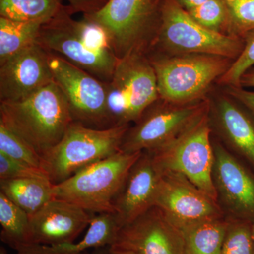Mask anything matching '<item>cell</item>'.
<instances>
[{
  "label": "cell",
  "instance_id": "cell-29",
  "mask_svg": "<svg viewBox=\"0 0 254 254\" xmlns=\"http://www.w3.org/2000/svg\"><path fill=\"white\" fill-rule=\"evenodd\" d=\"M245 47L240 56L219 78L218 83L230 86L240 87L241 78L254 65V29L244 37Z\"/></svg>",
  "mask_w": 254,
  "mask_h": 254
},
{
  "label": "cell",
  "instance_id": "cell-9",
  "mask_svg": "<svg viewBox=\"0 0 254 254\" xmlns=\"http://www.w3.org/2000/svg\"><path fill=\"white\" fill-rule=\"evenodd\" d=\"M163 102H155L128 128L120 146L121 151H154L176 139L210 110L207 100L185 105Z\"/></svg>",
  "mask_w": 254,
  "mask_h": 254
},
{
  "label": "cell",
  "instance_id": "cell-3",
  "mask_svg": "<svg viewBox=\"0 0 254 254\" xmlns=\"http://www.w3.org/2000/svg\"><path fill=\"white\" fill-rule=\"evenodd\" d=\"M142 153L120 150L81 169L54 185L55 198L78 205L90 213L114 214L115 200Z\"/></svg>",
  "mask_w": 254,
  "mask_h": 254
},
{
  "label": "cell",
  "instance_id": "cell-14",
  "mask_svg": "<svg viewBox=\"0 0 254 254\" xmlns=\"http://www.w3.org/2000/svg\"><path fill=\"white\" fill-rule=\"evenodd\" d=\"M53 81L49 53L35 43L0 64V103L23 99Z\"/></svg>",
  "mask_w": 254,
  "mask_h": 254
},
{
  "label": "cell",
  "instance_id": "cell-23",
  "mask_svg": "<svg viewBox=\"0 0 254 254\" xmlns=\"http://www.w3.org/2000/svg\"><path fill=\"white\" fill-rule=\"evenodd\" d=\"M42 25L0 16V64L36 43Z\"/></svg>",
  "mask_w": 254,
  "mask_h": 254
},
{
  "label": "cell",
  "instance_id": "cell-1",
  "mask_svg": "<svg viewBox=\"0 0 254 254\" xmlns=\"http://www.w3.org/2000/svg\"><path fill=\"white\" fill-rule=\"evenodd\" d=\"M67 6L58 16L42 25L37 43L59 55L95 78L109 83L119 58L101 28L85 18L73 19Z\"/></svg>",
  "mask_w": 254,
  "mask_h": 254
},
{
  "label": "cell",
  "instance_id": "cell-4",
  "mask_svg": "<svg viewBox=\"0 0 254 254\" xmlns=\"http://www.w3.org/2000/svg\"><path fill=\"white\" fill-rule=\"evenodd\" d=\"M129 125L95 128L73 122L61 141L43 155V170L53 185L120 151Z\"/></svg>",
  "mask_w": 254,
  "mask_h": 254
},
{
  "label": "cell",
  "instance_id": "cell-13",
  "mask_svg": "<svg viewBox=\"0 0 254 254\" xmlns=\"http://www.w3.org/2000/svg\"><path fill=\"white\" fill-rule=\"evenodd\" d=\"M110 247L137 254H185L181 230L156 207L120 228Z\"/></svg>",
  "mask_w": 254,
  "mask_h": 254
},
{
  "label": "cell",
  "instance_id": "cell-5",
  "mask_svg": "<svg viewBox=\"0 0 254 254\" xmlns=\"http://www.w3.org/2000/svg\"><path fill=\"white\" fill-rule=\"evenodd\" d=\"M230 60L202 54L176 55L150 60L156 74L160 99L175 105L203 100L213 81L230 67Z\"/></svg>",
  "mask_w": 254,
  "mask_h": 254
},
{
  "label": "cell",
  "instance_id": "cell-38",
  "mask_svg": "<svg viewBox=\"0 0 254 254\" xmlns=\"http://www.w3.org/2000/svg\"><path fill=\"white\" fill-rule=\"evenodd\" d=\"M0 254H6V251L4 250V249L1 248V251H0Z\"/></svg>",
  "mask_w": 254,
  "mask_h": 254
},
{
  "label": "cell",
  "instance_id": "cell-12",
  "mask_svg": "<svg viewBox=\"0 0 254 254\" xmlns=\"http://www.w3.org/2000/svg\"><path fill=\"white\" fill-rule=\"evenodd\" d=\"M153 207L160 209L179 230L207 219L222 217L213 198L195 187L181 174L160 171Z\"/></svg>",
  "mask_w": 254,
  "mask_h": 254
},
{
  "label": "cell",
  "instance_id": "cell-32",
  "mask_svg": "<svg viewBox=\"0 0 254 254\" xmlns=\"http://www.w3.org/2000/svg\"><path fill=\"white\" fill-rule=\"evenodd\" d=\"M227 92L254 115V91H246L242 87L230 86Z\"/></svg>",
  "mask_w": 254,
  "mask_h": 254
},
{
  "label": "cell",
  "instance_id": "cell-8",
  "mask_svg": "<svg viewBox=\"0 0 254 254\" xmlns=\"http://www.w3.org/2000/svg\"><path fill=\"white\" fill-rule=\"evenodd\" d=\"M208 113L176 139L148 153L160 171L181 174L218 202L213 179L214 150L210 142Z\"/></svg>",
  "mask_w": 254,
  "mask_h": 254
},
{
  "label": "cell",
  "instance_id": "cell-6",
  "mask_svg": "<svg viewBox=\"0 0 254 254\" xmlns=\"http://www.w3.org/2000/svg\"><path fill=\"white\" fill-rule=\"evenodd\" d=\"M106 84L110 127L136 123L160 99L154 68L143 52L119 59L113 78Z\"/></svg>",
  "mask_w": 254,
  "mask_h": 254
},
{
  "label": "cell",
  "instance_id": "cell-28",
  "mask_svg": "<svg viewBox=\"0 0 254 254\" xmlns=\"http://www.w3.org/2000/svg\"><path fill=\"white\" fill-rule=\"evenodd\" d=\"M187 11L197 23L211 31L222 33L223 28L228 26V11L225 0H208Z\"/></svg>",
  "mask_w": 254,
  "mask_h": 254
},
{
  "label": "cell",
  "instance_id": "cell-22",
  "mask_svg": "<svg viewBox=\"0 0 254 254\" xmlns=\"http://www.w3.org/2000/svg\"><path fill=\"white\" fill-rule=\"evenodd\" d=\"M63 0H0V16L25 22H49L63 11Z\"/></svg>",
  "mask_w": 254,
  "mask_h": 254
},
{
  "label": "cell",
  "instance_id": "cell-25",
  "mask_svg": "<svg viewBox=\"0 0 254 254\" xmlns=\"http://www.w3.org/2000/svg\"><path fill=\"white\" fill-rule=\"evenodd\" d=\"M0 153L43 170L41 155L2 123H0Z\"/></svg>",
  "mask_w": 254,
  "mask_h": 254
},
{
  "label": "cell",
  "instance_id": "cell-18",
  "mask_svg": "<svg viewBox=\"0 0 254 254\" xmlns=\"http://www.w3.org/2000/svg\"><path fill=\"white\" fill-rule=\"evenodd\" d=\"M219 129L239 154L254 167V120L250 114L227 97H221L215 108Z\"/></svg>",
  "mask_w": 254,
  "mask_h": 254
},
{
  "label": "cell",
  "instance_id": "cell-10",
  "mask_svg": "<svg viewBox=\"0 0 254 254\" xmlns=\"http://www.w3.org/2000/svg\"><path fill=\"white\" fill-rule=\"evenodd\" d=\"M160 0H108L106 4L83 18L104 32L119 59L142 52L151 30Z\"/></svg>",
  "mask_w": 254,
  "mask_h": 254
},
{
  "label": "cell",
  "instance_id": "cell-24",
  "mask_svg": "<svg viewBox=\"0 0 254 254\" xmlns=\"http://www.w3.org/2000/svg\"><path fill=\"white\" fill-rule=\"evenodd\" d=\"M1 240L17 251L30 245V216L0 192Z\"/></svg>",
  "mask_w": 254,
  "mask_h": 254
},
{
  "label": "cell",
  "instance_id": "cell-30",
  "mask_svg": "<svg viewBox=\"0 0 254 254\" xmlns=\"http://www.w3.org/2000/svg\"><path fill=\"white\" fill-rule=\"evenodd\" d=\"M21 178L49 180L46 172L42 169L35 168L0 153V180Z\"/></svg>",
  "mask_w": 254,
  "mask_h": 254
},
{
  "label": "cell",
  "instance_id": "cell-16",
  "mask_svg": "<svg viewBox=\"0 0 254 254\" xmlns=\"http://www.w3.org/2000/svg\"><path fill=\"white\" fill-rule=\"evenodd\" d=\"M93 217L78 205L53 198L30 216L29 245L72 243Z\"/></svg>",
  "mask_w": 254,
  "mask_h": 254
},
{
  "label": "cell",
  "instance_id": "cell-20",
  "mask_svg": "<svg viewBox=\"0 0 254 254\" xmlns=\"http://www.w3.org/2000/svg\"><path fill=\"white\" fill-rule=\"evenodd\" d=\"M0 190L1 193L29 216L55 198L54 185L44 179L1 180Z\"/></svg>",
  "mask_w": 254,
  "mask_h": 254
},
{
  "label": "cell",
  "instance_id": "cell-15",
  "mask_svg": "<svg viewBox=\"0 0 254 254\" xmlns=\"http://www.w3.org/2000/svg\"><path fill=\"white\" fill-rule=\"evenodd\" d=\"M213 179L218 196L235 219L254 220V176L219 143L213 145Z\"/></svg>",
  "mask_w": 254,
  "mask_h": 254
},
{
  "label": "cell",
  "instance_id": "cell-19",
  "mask_svg": "<svg viewBox=\"0 0 254 254\" xmlns=\"http://www.w3.org/2000/svg\"><path fill=\"white\" fill-rule=\"evenodd\" d=\"M120 230L113 213L93 216L81 240L57 245H31L16 251V254H83L91 249L110 247Z\"/></svg>",
  "mask_w": 254,
  "mask_h": 254
},
{
  "label": "cell",
  "instance_id": "cell-34",
  "mask_svg": "<svg viewBox=\"0 0 254 254\" xmlns=\"http://www.w3.org/2000/svg\"><path fill=\"white\" fill-rule=\"evenodd\" d=\"M208 1V0H177V1L180 3L182 7L184 9L185 8L187 11L194 9L197 6H199Z\"/></svg>",
  "mask_w": 254,
  "mask_h": 254
},
{
  "label": "cell",
  "instance_id": "cell-21",
  "mask_svg": "<svg viewBox=\"0 0 254 254\" xmlns=\"http://www.w3.org/2000/svg\"><path fill=\"white\" fill-rule=\"evenodd\" d=\"M230 221L207 219L182 230L185 254H220Z\"/></svg>",
  "mask_w": 254,
  "mask_h": 254
},
{
  "label": "cell",
  "instance_id": "cell-26",
  "mask_svg": "<svg viewBox=\"0 0 254 254\" xmlns=\"http://www.w3.org/2000/svg\"><path fill=\"white\" fill-rule=\"evenodd\" d=\"M252 223L239 219L230 221L220 254H254Z\"/></svg>",
  "mask_w": 254,
  "mask_h": 254
},
{
  "label": "cell",
  "instance_id": "cell-17",
  "mask_svg": "<svg viewBox=\"0 0 254 254\" xmlns=\"http://www.w3.org/2000/svg\"><path fill=\"white\" fill-rule=\"evenodd\" d=\"M161 172L148 152H143L126 179L114 204L119 227L141 216L153 208Z\"/></svg>",
  "mask_w": 254,
  "mask_h": 254
},
{
  "label": "cell",
  "instance_id": "cell-33",
  "mask_svg": "<svg viewBox=\"0 0 254 254\" xmlns=\"http://www.w3.org/2000/svg\"><path fill=\"white\" fill-rule=\"evenodd\" d=\"M240 87H253L254 88V68H251L242 76Z\"/></svg>",
  "mask_w": 254,
  "mask_h": 254
},
{
  "label": "cell",
  "instance_id": "cell-27",
  "mask_svg": "<svg viewBox=\"0 0 254 254\" xmlns=\"http://www.w3.org/2000/svg\"><path fill=\"white\" fill-rule=\"evenodd\" d=\"M231 35L243 38L254 29V0H225Z\"/></svg>",
  "mask_w": 254,
  "mask_h": 254
},
{
  "label": "cell",
  "instance_id": "cell-11",
  "mask_svg": "<svg viewBox=\"0 0 254 254\" xmlns=\"http://www.w3.org/2000/svg\"><path fill=\"white\" fill-rule=\"evenodd\" d=\"M48 53L53 78L66 97L73 122L110 128L106 83L59 55Z\"/></svg>",
  "mask_w": 254,
  "mask_h": 254
},
{
  "label": "cell",
  "instance_id": "cell-2",
  "mask_svg": "<svg viewBox=\"0 0 254 254\" xmlns=\"http://www.w3.org/2000/svg\"><path fill=\"white\" fill-rule=\"evenodd\" d=\"M73 122L66 97L55 81L23 99L0 103V123L41 156L61 141Z\"/></svg>",
  "mask_w": 254,
  "mask_h": 254
},
{
  "label": "cell",
  "instance_id": "cell-7",
  "mask_svg": "<svg viewBox=\"0 0 254 254\" xmlns=\"http://www.w3.org/2000/svg\"><path fill=\"white\" fill-rule=\"evenodd\" d=\"M158 41L176 55L202 54L235 60L245 47V40L203 27L192 18L177 0H165L160 14Z\"/></svg>",
  "mask_w": 254,
  "mask_h": 254
},
{
  "label": "cell",
  "instance_id": "cell-31",
  "mask_svg": "<svg viewBox=\"0 0 254 254\" xmlns=\"http://www.w3.org/2000/svg\"><path fill=\"white\" fill-rule=\"evenodd\" d=\"M70 11L73 13L90 14L101 9L108 0H64Z\"/></svg>",
  "mask_w": 254,
  "mask_h": 254
},
{
  "label": "cell",
  "instance_id": "cell-36",
  "mask_svg": "<svg viewBox=\"0 0 254 254\" xmlns=\"http://www.w3.org/2000/svg\"><path fill=\"white\" fill-rule=\"evenodd\" d=\"M110 254H137L134 252H130V251L116 250L110 247Z\"/></svg>",
  "mask_w": 254,
  "mask_h": 254
},
{
  "label": "cell",
  "instance_id": "cell-35",
  "mask_svg": "<svg viewBox=\"0 0 254 254\" xmlns=\"http://www.w3.org/2000/svg\"><path fill=\"white\" fill-rule=\"evenodd\" d=\"M110 247H101V248L95 249L91 253L83 254H110Z\"/></svg>",
  "mask_w": 254,
  "mask_h": 254
},
{
  "label": "cell",
  "instance_id": "cell-37",
  "mask_svg": "<svg viewBox=\"0 0 254 254\" xmlns=\"http://www.w3.org/2000/svg\"><path fill=\"white\" fill-rule=\"evenodd\" d=\"M252 242H253L254 253V220L252 223Z\"/></svg>",
  "mask_w": 254,
  "mask_h": 254
}]
</instances>
